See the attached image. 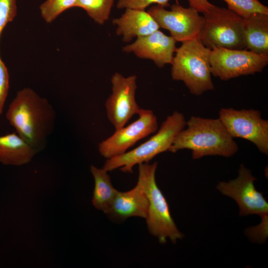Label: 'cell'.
Returning <instances> with one entry per match:
<instances>
[{"label":"cell","instance_id":"6da1fadb","mask_svg":"<svg viewBox=\"0 0 268 268\" xmlns=\"http://www.w3.org/2000/svg\"><path fill=\"white\" fill-rule=\"evenodd\" d=\"M6 118L16 133L39 152L54 130L56 112L46 98L30 88H24L10 103Z\"/></svg>","mask_w":268,"mask_h":268},{"label":"cell","instance_id":"7a4b0ae2","mask_svg":"<svg viewBox=\"0 0 268 268\" xmlns=\"http://www.w3.org/2000/svg\"><path fill=\"white\" fill-rule=\"evenodd\" d=\"M186 126L175 138L169 151L189 149L192 158L198 159L205 156L230 157L239 150L238 144L219 118L192 116Z\"/></svg>","mask_w":268,"mask_h":268},{"label":"cell","instance_id":"3957f363","mask_svg":"<svg viewBox=\"0 0 268 268\" xmlns=\"http://www.w3.org/2000/svg\"><path fill=\"white\" fill-rule=\"evenodd\" d=\"M210 51L199 38L182 42L176 48L171 64L172 79L183 81L193 95L199 96L213 90Z\"/></svg>","mask_w":268,"mask_h":268},{"label":"cell","instance_id":"277c9868","mask_svg":"<svg viewBox=\"0 0 268 268\" xmlns=\"http://www.w3.org/2000/svg\"><path fill=\"white\" fill-rule=\"evenodd\" d=\"M158 163L138 165L137 182L142 186L148 200L145 219L150 234L161 244L169 239L173 244L182 239L184 234L176 226L170 212L168 202L157 185L155 173Z\"/></svg>","mask_w":268,"mask_h":268},{"label":"cell","instance_id":"5b68a950","mask_svg":"<svg viewBox=\"0 0 268 268\" xmlns=\"http://www.w3.org/2000/svg\"><path fill=\"white\" fill-rule=\"evenodd\" d=\"M186 122L182 113L174 111L148 140L132 150L107 159L103 168L108 172L120 168L123 172L132 173L135 165L148 163L158 154L169 151L178 134L185 128Z\"/></svg>","mask_w":268,"mask_h":268},{"label":"cell","instance_id":"8992f818","mask_svg":"<svg viewBox=\"0 0 268 268\" xmlns=\"http://www.w3.org/2000/svg\"><path fill=\"white\" fill-rule=\"evenodd\" d=\"M199 38L208 49H245L242 18L229 9L213 5L203 12Z\"/></svg>","mask_w":268,"mask_h":268},{"label":"cell","instance_id":"52a82bcc","mask_svg":"<svg viewBox=\"0 0 268 268\" xmlns=\"http://www.w3.org/2000/svg\"><path fill=\"white\" fill-rule=\"evenodd\" d=\"M209 60L211 74L228 80L262 72L268 64V54L218 48L210 50Z\"/></svg>","mask_w":268,"mask_h":268},{"label":"cell","instance_id":"ba28073f","mask_svg":"<svg viewBox=\"0 0 268 268\" xmlns=\"http://www.w3.org/2000/svg\"><path fill=\"white\" fill-rule=\"evenodd\" d=\"M218 118L233 138L246 139L268 154V121L262 118L260 111L222 108Z\"/></svg>","mask_w":268,"mask_h":268},{"label":"cell","instance_id":"9c48e42d","mask_svg":"<svg viewBox=\"0 0 268 268\" xmlns=\"http://www.w3.org/2000/svg\"><path fill=\"white\" fill-rule=\"evenodd\" d=\"M255 177L251 171L241 164L238 176L228 182H219L216 189L222 195L234 200L239 207V215L268 213V203L262 193L255 186Z\"/></svg>","mask_w":268,"mask_h":268},{"label":"cell","instance_id":"30bf717a","mask_svg":"<svg viewBox=\"0 0 268 268\" xmlns=\"http://www.w3.org/2000/svg\"><path fill=\"white\" fill-rule=\"evenodd\" d=\"M147 12L153 17L160 28L169 31L177 42H184L199 38L204 24V17L196 9L186 8L179 3L173 4L170 10L159 5L150 7Z\"/></svg>","mask_w":268,"mask_h":268},{"label":"cell","instance_id":"8fae6325","mask_svg":"<svg viewBox=\"0 0 268 268\" xmlns=\"http://www.w3.org/2000/svg\"><path fill=\"white\" fill-rule=\"evenodd\" d=\"M138 115L137 120L116 130L111 136L99 143L98 150L102 156L107 159L122 154L138 141L157 130V117L152 111L140 108Z\"/></svg>","mask_w":268,"mask_h":268},{"label":"cell","instance_id":"7c38bea8","mask_svg":"<svg viewBox=\"0 0 268 268\" xmlns=\"http://www.w3.org/2000/svg\"><path fill=\"white\" fill-rule=\"evenodd\" d=\"M137 77L132 75L125 77L118 72L111 78L112 93L105 102L107 117L115 129L124 126L140 108L135 100Z\"/></svg>","mask_w":268,"mask_h":268},{"label":"cell","instance_id":"4fadbf2b","mask_svg":"<svg viewBox=\"0 0 268 268\" xmlns=\"http://www.w3.org/2000/svg\"><path fill=\"white\" fill-rule=\"evenodd\" d=\"M176 42L171 36L158 30L137 38L134 43L123 47V51L133 53L139 58L151 60L161 68L166 64H171L177 48Z\"/></svg>","mask_w":268,"mask_h":268},{"label":"cell","instance_id":"5bb4252c","mask_svg":"<svg viewBox=\"0 0 268 268\" xmlns=\"http://www.w3.org/2000/svg\"><path fill=\"white\" fill-rule=\"evenodd\" d=\"M112 23L117 26V35L122 36L124 42L148 35L160 28L153 17L142 9L126 8L120 17L113 19Z\"/></svg>","mask_w":268,"mask_h":268},{"label":"cell","instance_id":"9a60e30c","mask_svg":"<svg viewBox=\"0 0 268 268\" xmlns=\"http://www.w3.org/2000/svg\"><path fill=\"white\" fill-rule=\"evenodd\" d=\"M148 202L146 195L140 184L126 192L117 191L108 214L110 217L123 221L131 217L146 219Z\"/></svg>","mask_w":268,"mask_h":268},{"label":"cell","instance_id":"2e32d148","mask_svg":"<svg viewBox=\"0 0 268 268\" xmlns=\"http://www.w3.org/2000/svg\"><path fill=\"white\" fill-rule=\"evenodd\" d=\"M242 32L245 49L268 54V14L255 13L242 18Z\"/></svg>","mask_w":268,"mask_h":268},{"label":"cell","instance_id":"e0dca14e","mask_svg":"<svg viewBox=\"0 0 268 268\" xmlns=\"http://www.w3.org/2000/svg\"><path fill=\"white\" fill-rule=\"evenodd\" d=\"M37 153L16 132L0 136V163L3 165L27 164Z\"/></svg>","mask_w":268,"mask_h":268},{"label":"cell","instance_id":"ac0fdd59","mask_svg":"<svg viewBox=\"0 0 268 268\" xmlns=\"http://www.w3.org/2000/svg\"><path fill=\"white\" fill-rule=\"evenodd\" d=\"M90 171L94 180L92 204L96 209L108 214L118 190L113 187L108 171L104 168L91 165Z\"/></svg>","mask_w":268,"mask_h":268},{"label":"cell","instance_id":"d6986e66","mask_svg":"<svg viewBox=\"0 0 268 268\" xmlns=\"http://www.w3.org/2000/svg\"><path fill=\"white\" fill-rule=\"evenodd\" d=\"M114 0H77L75 7L83 9L94 22L103 25L109 18Z\"/></svg>","mask_w":268,"mask_h":268},{"label":"cell","instance_id":"ffe728a7","mask_svg":"<svg viewBox=\"0 0 268 268\" xmlns=\"http://www.w3.org/2000/svg\"><path fill=\"white\" fill-rule=\"evenodd\" d=\"M77 0H46L40 6L41 15L48 23L55 20L65 11L75 7Z\"/></svg>","mask_w":268,"mask_h":268},{"label":"cell","instance_id":"44dd1931","mask_svg":"<svg viewBox=\"0 0 268 268\" xmlns=\"http://www.w3.org/2000/svg\"><path fill=\"white\" fill-rule=\"evenodd\" d=\"M228 8L242 18L255 13L268 14V7L258 0H223Z\"/></svg>","mask_w":268,"mask_h":268},{"label":"cell","instance_id":"7402d4cb","mask_svg":"<svg viewBox=\"0 0 268 268\" xmlns=\"http://www.w3.org/2000/svg\"><path fill=\"white\" fill-rule=\"evenodd\" d=\"M260 217L261 222L256 226L248 227L245 230V234L252 242L262 244L266 242L268 236V213Z\"/></svg>","mask_w":268,"mask_h":268},{"label":"cell","instance_id":"603a6c76","mask_svg":"<svg viewBox=\"0 0 268 268\" xmlns=\"http://www.w3.org/2000/svg\"><path fill=\"white\" fill-rule=\"evenodd\" d=\"M17 13L16 0H0V35L7 24Z\"/></svg>","mask_w":268,"mask_h":268},{"label":"cell","instance_id":"cb8c5ba5","mask_svg":"<svg viewBox=\"0 0 268 268\" xmlns=\"http://www.w3.org/2000/svg\"><path fill=\"white\" fill-rule=\"evenodd\" d=\"M170 0H118L116 6L119 9L131 8L145 10L153 4L161 5L164 7L170 6Z\"/></svg>","mask_w":268,"mask_h":268},{"label":"cell","instance_id":"d4e9b609","mask_svg":"<svg viewBox=\"0 0 268 268\" xmlns=\"http://www.w3.org/2000/svg\"><path fill=\"white\" fill-rule=\"evenodd\" d=\"M9 90V74L0 57V115L2 113Z\"/></svg>","mask_w":268,"mask_h":268},{"label":"cell","instance_id":"484cf974","mask_svg":"<svg viewBox=\"0 0 268 268\" xmlns=\"http://www.w3.org/2000/svg\"><path fill=\"white\" fill-rule=\"evenodd\" d=\"M188 1L190 6L202 13L207 11L213 5L208 0H188Z\"/></svg>","mask_w":268,"mask_h":268}]
</instances>
